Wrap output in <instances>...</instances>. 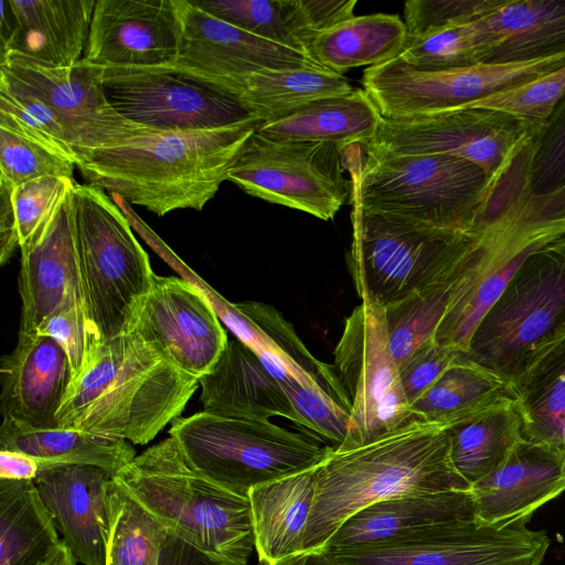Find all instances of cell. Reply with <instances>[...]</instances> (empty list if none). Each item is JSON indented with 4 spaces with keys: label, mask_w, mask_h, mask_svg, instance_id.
I'll return each mask as SVG.
<instances>
[{
    "label": "cell",
    "mask_w": 565,
    "mask_h": 565,
    "mask_svg": "<svg viewBox=\"0 0 565 565\" xmlns=\"http://www.w3.org/2000/svg\"><path fill=\"white\" fill-rule=\"evenodd\" d=\"M317 468L250 490L248 499L258 563L278 565L305 553Z\"/></svg>",
    "instance_id": "30"
},
{
    "label": "cell",
    "mask_w": 565,
    "mask_h": 565,
    "mask_svg": "<svg viewBox=\"0 0 565 565\" xmlns=\"http://www.w3.org/2000/svg\"><path fill=\"white\" fill-rule=\"evenodd\" d=\"M565 94V64L558 68L472 103L467 108H488L512 115L537 132Z\"/></svg>",
    "instance_id": "43"
},
{
    "label": "cell",
    "mask_w": 565,
    "mask_h": 565,
    "mask_svg": "<svg viewBox=\"0 0 565 565\" xmlns=\"http://www.w3.org/2000/svg\"><path fill=\"white\" fill-rule=\"evenodd\" d=\"M129 329L196 379L212 369L228 339L215 309L200 289L185 279L156 274Z\"/></svg>",
    "instance_id": "18"
},
{
    "label": "cell",
    "mask_w": 565,
    "mask_h": 565,
    "mask_svg": "<svg viewBox=\"0 0 565 565\" xmlns=\"http://www.w3.org/2000/svg\"><path fill=\"white\" fill-rule=\"evenodd\" d=\"M334 366L348 392L350 427L339 451L366 445L419 419L404 393L388 347L385 307L362 301L345 318Z\"/></svg>",
    "instance_id": "13"
},
{
    "label": "cell",
    "mask_w": 565,
    "mask_h": 565,
    "mask_svg": "<svg viewBox=\"0 0 565 565\" xmlns=\"http://www.w3.org/2000/svg\"><path fill=\"white\" fill-rule=\"evenodd\" d=\"M353 90L343 75L324 67L265 70L246 78L239 100L252 117L268 121Z\"/></svg>",
    "instance_id": "36"
},
{
    "label": "cell",
    "mask_w": 565,
    "mask_h": 565,
    "mask_svg": "<svg viewBox=\"0 0 565 565\" xmlns=\"http://www.w3.org/2000/svg\"><path fill=\"white\" fill-rule=\"evenodd\" d=\"M278 565H340L333 555L324 550L309 551Z\"/></svg>",
    "instance_id": "56"
},
{
    "label": "cell",
    "mask_w": 565,
    "mask_h": 565,
    "mask_svg": "<svg viewBox=\"0 0 565 565\" xmlns=\"http://www.w3.org/2000/svg\"><path fill=\"white\" fill-rule=\"evenodd\" d=\"M199 385L129 329L104 342L71 381L57 426L145 445L181 416Z\"/></svg>",
    "instance_id": "2"
},
{
    "label": "cell",
    "mask_w": 565,
    "mask_h": 565,
    "mask_svg": "<svg viewBox=\"0 0 565 565\" xmlns=\"http://www.w3.org/2000/svg\"><path fill=\"white\" fill-rule=\"evenodd\" d=\"M344 150L331 142L273 140L255 130L227 180L254 198L333 220L352 194Z\"/></svg>",
    "instance_id": "12"
},
{
    "label": "cell",
    "mask_w": 565,
    "mask_h": 565,
    "mask_svg": "<svg viewBox=\"0 0 565 565\" xmlns=\"http://www.w3.org/2000/svg\"><path fill=\"white\" fill-rule=\"evenodd\" d=\"M0 38L1 52L7 47L13 32V14L8 0H0Z\"/></svg>",
    "instance_id": "57"
},
{
    "label": "cell",
    "mask_w": 565,
    "mask_h": 565,
    "mask_svg": "<svg viewBox=\"0 0 565 565\" xmlns=\"http://www.w3.org/2000/svg\"><path fill=\"white\" fill-rule=\"evenodd\" d=\"M158 565H239L207 553L166 530Z\"/></svg>",
    "instance_id": "52"
},
{
    "label": "cell",
    "mask_w": 565,
    "mask_h": 565,
    "mask_svg": "<svg viewBox=\"0 0 565 565\" xmlns=\"http://www.w3.org/2000/svg\"><path fill=\"white\" fill-rule=\"evenodd\" d=\"M62 542L33 480L0 479V565H41Z\"/></svg>",
    "instance_id": "34"
},
{
    "label": "cell",
    "mask_w": 565,
    "mask_h": 565,
    "mask_svg": "<svg viewBox=\"0 0 565 565\" xmlns=\"http://www.w3.org/2000/svg\"><path fill=\"white\" fill-rule=\"evenodd\" d=\"M115 479L168 531L239 565L255 551L249 499L193 468L173 437L147 448Z\"/></svg>",
    "instance_id": "6"
},
{
    "label": "cell",
    "mask_w": 565,
    "mask_h": 565,
    "mask_svg": "<svg viewBox=\"0 0 565 565\" xmlns=\"http://www.w3.org/2000/svg\"><path fill=\"white\" fill-rule=\"evenodd\" d=\"M452 490H470V486L452 463L445 425L416 419L356 448L331 447L317 468L305 552L323 550L348 518L370 504Z\"/></svg>",
    "instance_id": "1"
},
{
    "label": "cell",
    "mask_w": 565,
    "mask_h": 565,
    "mask_svg": "<svg viewBox=\"0 0 565 565\" xmlns=\"http://www.w3.org/2000/svg\"><path fill=\"white\" fill-rule=\"evenodd\" d=\"M41 565H76V559L64 542Z\"/></svg>",
    "instance_id": "58"
},
{
    "label": "cell",
    "mask_w": 565,
    "mask_h": 565,
    "mask_svg": "<svg viewBox=\"0 0 565 565\" xmlns=\"http://www.w3.org/2000/svg\"><path fill=\"white\" fill-rule=\"evenodd\" d=\"M508 401H516L512 385L462 354L411 408L422 420L450 426Z\"/></svg>",
    "instance_id": "37"
},
{
    "label": "cell",
    "mask_w": 565,
    "mask_h": 565,
    "mask_svg": "<svg viewBox=\"0 0 565 565\" xmlns=\"http://www.w3.org/2000/svg\"><path fill=\"white\" fill-rule=\"evenodd\" d=\"M475 20L425 38L407 39L398 57L423 70H447L478 64L479 45Z\"/></svg>",
    "instance_id": "45"
},
{
    "label": "cell",
    "mask_w": 565,
    "mask_h": 565,
    "mask_svg": "<svg viewBox=\"0 0 565 565\" xmlns=\"http://www.w3.org/2000/svg\"><path fill=\"white\" fill-rule=\"evenodd\" d=\"M169 434L200 473L246 498L258 486L319 467L331 448L307 431L204 411L178 417Z\"/></svg>",
    "instance_id": "8"
},
{
    "label": "cell",
    "mask_w": 565,
    "mask_h": 565,
    "mask_svg": "<svg viewBox=\"0 0 565 565\" xmlns=\"http://www.w3.org/2000/svg\"><path fill=\"white\" fill-rule=\"evenodd\" d=\"M407 39L398 14L354 15L318 33L308 53L319 65L342 75L354 67H371L397 57Z\"/></svg>",
    "instance_id": "33"
},
{
    "label": "cell",
    "mask_w": 565,
    "mask_h": 565,
    "mask_svg": "<svg viewBox=\"0 0 565 565\" xmlns=\"http://www.w3.org/2000/svg\"><path fill=\"white\" fill-rule=\"evenodd\" d=\"M527 162L526 150L498 184L473 230L477 242L434 335L443 345L466 353L480 320L525 259L565 234V186L531 192Z\"/></svg>",
    "instance_id": "4"
},
{
    "label": "cell",
    "mask_w": 565,
    "mask_h": 565,
    "mask_svg": "<svg viewBox=\"0 0 565 565\" xmlns=\"http://www.w3.org/2000/svg\"><path fill=\"white\" fill-rule=\"evenodd\" d=\"M104 68L84 60L45 67L18 54L0 58V77L45 103L63 122L79 161L96 149L120 146L149 130L119 115L108 103Z\"/></svg>",
    "instance_id": "17"
},
{
    "label": "cell",
    "mask_w": 565,
    "mask_h": 565,
    "mask_svg": "<svg viewBox=\"0 0 565 565\" xmlns=\"http://www.w3.org/2000/svg\"><path fill=\"white\" fill-rule=\"evenodd\" d=\"M344 150L350 202L361 210L435 228L472 233L499 182L478 164L435 153L377 158Z\"/></svg>",
    "instance_id": "5"
},
{
    "label": "cell",
    "mask_w": 565,
    "mask_h": 565,
    "mask_svg": "<svg viewBox=\"0 0 565 565\" xmlns=\"http://www.w3.org/2000/svg\"><path fill=\"white\" fill-rule=\"evenodd\" d=\"M447 427L452 463L470 487L497 469L523 438L516 401L504 402Z\"/></svg>",
    "instance_id": "35"
},
{
    "label": "cell",
    "mask_w": 565,
    "mask_h": 565,
    "mask_svg": "<svg viewBox=\"0 0 565 565\" xmlns=\"http://www.w3.org/2000/svg\"><path fill=\"white\" fill-rule=\"evenodd\" d=\"M113 479L92 465L45 466L33 479L62 541L83 565L108 564Z\"/></svg>",
    "instance_id": "22"
},
{
    "label": "cell",
    "mask_w": 565,
    "mask_h": 565,
    "mask_svg": "<svg viewBox=\"0 0 565 565\" xmlns=\"http://www.w3.org/2000/svg\"><path fill=\"white\" fill-rule=\"evenodd\" d=\"M13 32L1 56L14 53L45 67L81 62L96 0H8Z\"/></svg>",
    "instance_id": "28"
},
{
    "label": "cell",
    "mask_w": 565,
    "mask_h": 565,
    "mask_svg": "<svg viewBox=\"0 0 565 565\" xmlns=\"http://www.w3.org/2000/svg\"><path fill=\"white\" fill-rule=\"evenodd\" d=\"M0 450L20 451L34 458L40 467L52 465H92L115 477L136 457L131 443L77 429H39L3 418Z\"/></svg>",
    "instance_id": "32"
},
{
    "label": "cell",
    "mask_w": 565,
    "mask_h": 565,
    "mask_svg": "<svg viewBox=\"0 0 565 565\" xmlns=\"http://www.w3.org/2000/svg\"><path fill=\"white\" fill-rule=\"evenodd\" d=\"M0 121L21 129L77 164L70 136L57 115L45 103L2 77Z\"/></svg>",
    "instance_id": "44"
},
{
    "label": "cell",
    "mask_w": 565,
    "mask_h": 565,
    "mask_svg": "<svg viewBox=\"0 0 565 565\" xmlns=\"http://www.w3.org/2000/svg\"><path fill=\"white\" fill-rule=\"evenodd\" d=\"M356 0H301L308 25L315 36L354 17Z\"/></svg>",
    "instance_id": "53"
},
{
    "label": "cell",
    "mask_w": 565,
    "mask_h": 565,
    "mask_svg": "<svg viewBox=\"0 0 565 565\" xmlns=\"http://www.w3.org/2000/svg\"><path fill=\"white\" fill-rule=\"evenodd\" d=\"M192 2L206 13L246 32L309 55L308 50L315 34L308 25L300 0H192Z\"/></svg>",
    "instance_id": "39"
},
{
    "label": "cell",
    "mask_w": 565,
    "mask_h": 565,
    "mask_svg": "<svg viewBox=\"0 0 565 565\" xmlns=\"http://www.w3.org/2000/svg\"><path fill=\"white\" fill-rule=\"evenodd\" d=\"M199 383L204 412L257 420L281 416L303 427L280 385L257 354L236 337L227 339L218 359Z\"/></svg>",
    "instance_id": "26"
},
{
    "label": "cell",
    "mask_w": 565,
    "mask_h": 565,
    "mask_svg": "<svg viewBox=\"0 0 565 565\" xmlns=\"http://www.w3.org/2000/svg\"><path fill=\"white\" fill-rule=\"evenodd\" d=\"M469 254L448 277L385 307L388 347L398 367L418 347L434 339Z\"/></svg>",
    "instance_id": "40"
},
{
    "label": "cell",
    "mask_w": 565,
    "mask_h": 565,
    "mask_svg": "<svg viewBox=\"0 0 565 565\" xmlns=\"http://www.w3.org/2000/svg\"><path fill=\"white\" fill-rule=\"evenodd\" d=\"M537 131L526 121L488 108H462L407 118H383L365 154L392 158L450 154L481 167L501 181Z\"/></svg>",
    "instance_id": "14"
},
{
    "label": "cell",
    "mask_w": 565,
    "mask_h": 565,
    "mask_svg": "<svg viewBox=\"0 0 565 565\" xmlns=\"http://www.w3.org/2000/svg\"><path fill=\"white\" fill-rule=\"evenodd\" d=\"M259 122L198 131L149 129L120 146L89 152L77 168L87 184L158 216L180 209L201 211L227 180Z\"/></svg>",
    "instance_id": "3"
},
{
    "label": "cell",
    "mask_w": 565,
    "mask_h": 565,
    "mask_svg": "<svg viewBox=\"0 0 565 565\" xmlns=\"http://www.w3.org/2000/svg\"><path fill=\"white\" fill-rule=\"evenodd\" d=\"M565 338V234L533 252L475 329L463 359L510 384Z\"/></svg>",
    "instance_id": "7"
},
{
    "label": "cell",
    "mask_w": 565,
    "mask_h": 565,
    "mask_svg": "<svg viewBox=\"0 0 565 565\" xmlns=\"http://www.w3.org/2000/svg\"><path fill=\"white\" fill-rule=\"evenodd\" d=\"M72 370L68 356L53 338L19 333L13 351L2 359V418L39 429L58 428Z\"/></svg>",
    "instance_id": "24"
},
{
    "label": "cell",
    "mask_w": 565,
    "mask_h": 565,
    "mask_svg": "<svg viewBox=\"0 0 565 565\" xmlns=\"http://www.w3.org/2000/svg\"><path fill=\"white\" fill-rule=\"evenodd\" d=\"M35 333L55 339L65 350L77 377L95 359L104 343L83 306L65 307L47 318Z\"/></svg>",
    "instance_id": "48"
},
{
    "label": "cell",
    "mask_w": 565,
    "mask_h": 565,
    "mask_svg": "<svg viewBox=\"0 0 565 565\" xmlns=\"http://www.w3.org/2000/svg\"><path fill=\"white\" fill-rule=\"evenodd\" d=\"M527 183L535 194L565 186V94L531 142Z\"/></svg>",
    "instance_id": "46"
},
{
    "label": "cell",
    "mask_w": 565,
    "mask_h": 565,
    "mask_svg": "<svg viewBox=\"0 0 565 565\" xmlns=\"http://www.w3.org/2000/svg\"><path fill=\"white\" fill-rule=\"evenodd\" d=\"M275 380L302 419L303 427L330 440L333 448L347 439L350 427V412L327 395L306 388L289 375Z\"/></svg>",
    "instance_id": "47"
},
{
    "label": "cell",
    "mask_w": 565,
    "mask_h": 565,
    "mask_svg": "<svg viewBox=\"0 0 565 565\" xmlns=\"http://www.w3.org/2000/svg\"><path fill=\"white\" fill-rule=\"evenodd\" d=\"M180 24L175 62L217 79L239 94L246 78L265 70L323 67L307 53L254 35L222 21L192 0H174Z\"/></svg>",
    "instance_id": "19"
},
{
    "label": "cell",
    "mask_w": 565,
    "mask_h": 565,
    "mask_svg": "<svg viewBox=\"0 0 565 565\" xmlns=\"http://www.w3.org/2000/svg\"><path fill=\"white\" fill-rule=\"evenodd\" d=\"M40 469V463L29 455L0 450V479L33 480Z\"/></svg>",
    "instance_id": "55"
},
{
    "label": "cell",
    "mask_w": 565,
    "mask_h": 565,
    "mask_svg": "<svg viewBox=\"0 0 565 565\" xmlns=\"http://www.w3.org/2000/svg\"><path fill=\"white\" fill-rule=\"evenodd\" d=\"M73 189L51 218L20 248L19 333H35L47 318L65 307H85L75 244Z\"/></svg>",
    "instance_id": "21"
},
{
    "label": "cell",
    "mask_w": 565,
    "mask_h": 565,
    "mask_svg": "<svg viewBox=\"0 0 565 565\" xmlns=\"http://www.w3.org/2000/svg\"><path fill=\"white\" fill-rule=\"evenodd\" d=\"M73 213L86 312L106 342L129 330L154 273L127 216L103 189L76 183Z\"/></svg>",
    "instance_id": "9"
},
{
    "label": "cell",
    "mask_w": 565,
    "mask_h": 565,
    "mask_svg": "<svg viewBox=\"0 0 565 565\" xmlns=\"http://www.w3.org/2000/svg\"><path fill=\"white\" fill-rule=\"evenodd\" d=\"M469 491L478 522L495 526L527 523L537 509L565 491V446L522 438Z\"/></svg>",
    "instance_id": "23"
},
{
    "label": "cell",
    "mask_w": 565,
    "mask_h": 565,
    "mask_svg": "<svg viewBox=\"0 0 565 565\" xmlns=\"http://www.w3.org/2000/svg\"><path fill=\"white\" fill-rule=\"evenodd\" d=\"M383 117L363 88L302 106L285 117L262 121L256 131L273 140L322 141L348 149L375 136Z\"/></svg>",
    "instance_id": "31"
},
{
    "label": "cell",
    "mask_w": 565,
    "mask_h": 565,
    "mask_svg": "<svg viewBox=\"0 0 565 565\" xmlns=\"http://www.w3.org/2000/svg\"><path fill=\"white\" fill-rule=\"evenodd\" d=\"M110 106L127 120L161 131H198L255 119L224 83L174 64L103 67Z\"/></svg>",
    "instance_id": "11"
},
{
    "label": "cell",
    "mask_w": 565,
    "mask_h": 565,
    "mask_svg": "<svg viewBox=\"0 0 565 565\" xmlns=\"http://www.w3.org/2000/svg\"><path fill=\"white\" fill-rule=\"evenodd\" d=\"M523 438L565 446V338L512 383Z\"/></svg>",
    "instance_id": "38"
},
{
    "label": "cell",
    "mask_w": 565,
    "mask_h": 565,
    "mask_svg": "<svg viewBox=\"0 0 565 565\" xmlns=\"http://www.w3.org/2000/svg\"><path fill=\"white\" fill-rule=\"evenodd\" d=\"M108 563L158 565L166 529L114 477L109 490Z\"/></svg>",
    "instance_id": "41"
},
{
    "label": "cell",
    "mask_w": 565,
    "mask_h": 565,
    "mask_svg": "<svg viewBox=\"0 0 565 565\" xmlns=\"http://www.w3.org/2000/svg\"><path fill=\"white\" fill-rule=\"evenodd\" d=\"M75 167L73 159L0 121V181L15 188L43 177L73 179Z\"/></svg>",
    "instance_id": "42"
},
{
    "label": "cell",
    "mask_w": 565,
    "mask_h": 565,
    "mask_svg": "<svg viewBox=\"0 0 565 565\" xmlns=\"http://www.w3.org/2000/svg\"><path fill=\"white\" fill-rule=\"evenodd\" d=\"M565 64V54L447 70L417 68L398 56L366 67L362 86L383 118L407 119L462 109Z\"/></svg>",
    "instance_id": "15"
},
{
    "label": "cell",
    "mask_w": 565,
    "mask_h": 565,
    "mask_svg": "<svg viewBox=\"0 0 565 565\" xmlns=\"http://www.w3.org/2000/svg\"><path fill=\"white\" fill-rule=\"evenodd\" d=\"M475 24L479 63L565 54V0H495Z\"/></svg>",
    "instance_id": "27"
},
{
    "label": "cell",
    "mask_w": 565,
    "mask_h": 565,
    "mask_svg": "<svg viewBox=\"0 0 565 565\" xmlns=\"http://www.w3.org/2000/svg\"><path fill=\"white\" fill-rule=\"evenodd\" d=\"M548 546L546 533L526 522L495 526L470 519L330 553L340 565H541Z\"/></svg>",
    "instance_id": "16"
},
{
    "label": "cell",
    "mask_w": 565,
    "mask_h": 565,
    "mask_svg": "<svg viewBox=\"0 0 565 565\" xmlns=\"http://www.w3.org/2000/svg\"><path fill=\"white\" fill-rule=\"evenodd\" d=\"M75 184L74 179L43 177L12 189L20 248L51 218L64 195Z\"/></svg>",
    "instance_id": "49"
},
{
    "label": "cell",
    "mask_w": 565,
    "mask_h": 565,
    "mask_svg": "<svg viewBox=\"0 0 565 565\" xmlns=\"http://www.w3.org/2000/svg\"><path fill=\"white\" fill-rule=\"evenodd\" d=\"M179 44L174 0H96L83 60L100 67L170 65Z\"/></svg>",
    "instance_id": "20"
},
{
    "label": "cell",
    "mask_w": 565,
    "mask_h": 565,
    "mask_svg": "<svg viewBox=\"0 0 565 565\" xmlns=\"http://www.w3.org/2000/svg\"><path fill=\"white\" fill-rule=\"evenodd\" d=\"M495 0H408L404 18L408 39H420L480 18Z\"/></svg>",
    "instance_id": "50"
},
{
    "label": "cell",
    "mask_w": 565,
    "mask_h": 565,
    "mask_svg": "<svg viewBox=\"0 0 565 565\" xmlns=\"http://www.w3.org/2000/svg\"><path fill=\"white\" fill-rule=\"evenodd\" d=\"M462 354L435 339L418 347L399 367L402 386L409 404L423 395Z\"/></svg>",
    "instance_id": "51"
},
{
    "label": "cell",
    "mask_w": 565,
    "mask_h": 565,
    "mask_svg": "<svg viewBox=\"0 0 565 565\" xmlns=\"http://www.w3.org/2000/svg\"><path fill=\"white\" fill-rule=\"evenodd\" d=\"M475 519L469 490L406 494L370 504L329 539L324 551L384 543L434 525Z\"/></svg>",
    "instance_id": "29"
},
{
    "label": "cell",
    "mask_w": 565,
    "mask_h": 565,
    "mask_svg": "<svg viewBox=\"0 0 565 565\" xmlns=\"http://www.w3.org/2000/svg\"><path fill=\"white\" fill-rule=\"evenodd\" d=\"M12 186L0 181V263L7 264L15 249L20 248V239L15 213L12 204Z\"/></svg>",
    "instance_id": "54"
},
{
    "label": "cell",
    "mask_w": 565,
    "mask_h": 565,
    "mask_svg": "<svg viewBox=\"0 0 565 565\" xmlns=\"http://www.w3.org/2000/svg\"><path fill=\"white\" fill-rule=\"evenodd\" d=\"M349 273L362 301L387 307L452 274L477 232L435 228L369 213L352 204Z\"/></svg>",
    "instance_id": "10"
},
{
    "label": "cell",
    "mask_w": 565,
    "mask_h": 565,
    "mask_svg": "<svg viewBox=\"0 0 565 565\" xmlns=\"http://www.w3.org/2000/svg\"><path fill=\"white\" fill-rule=\"evenodd\" d=\"M107 565H113V564L108 563Z\"/></svg>",
    "instance_id": "60"
},
{
    "label": "cell",
    "mask_w": 565,
    "mask_h": 565,
    "mask_svg": "<svg viewBox=\"0 0 565 565\" xmlns=\"http://www.w3.org/2000/svg\"><path fill=\"white\" fill-rule=\"evenodd\" d=\"M258 565H266V564L258 563Z\"/></svg>",
    "instance_id": "59"
},
{
    "label": "cell",
    "mask_w": 565,
    "mask_h": 565,
    "mask_svg": "<svg viewBox=\"0 0 565 565\" xmlns=\"http://www.w3.org/2000/svg\"><path fill=\"white\" fill-rule=\"evenodd\" d=\"M224 319L273 377L289 375L303 387L327 395L351 411L348 392L335 366L316 359L294 326L273 306L257 301L227 303Z\"/></svg>",
    "instance_id": "25"
}]
</instances>
